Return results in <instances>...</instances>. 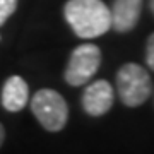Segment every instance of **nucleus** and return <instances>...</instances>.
Masks as SVG:
<instances>
[{
    "label": "nucleus",
    "instance_id": "obj_1",
    "mask_svg": "<svg viewBox=\"0 0 154 154\" xmlns=\"http://www.w3.org/2000/svg\"><path fill=\"white\" fill-rule=\"evenodd\" d=\"M63 14L74 33L82 39L98 38L111 28V12L101 0H69Z\"/></svg>",
    "mask_w": 154,
    "mask_h": 154
},
{
    "label": "nucleus",
    "instance_id": "obj_2",
    "mask_svg": "<svg viewBox=\"0 0 154 154\" xmlns=\"http://www.w3.org/2000/svg\"><path fill=\"white\" fill-rule=\"evenodd\" d=\"M116 91L122 103L128 108L146 103L152 91L147 70L137 63H125L116 74Z\"/></svg>",
    "mask_w": 154,
    "mask_h": 154
},
{
    "label": "nucleus",
    "instance_id": "obj_3",
    "mask_svg": "<svg viewBox=\"0 0 154 154\" xmlns=\"http://www.w3.org/2000/svg\"><path fill=\"white\" fill-rule=\"evenodd\" d=\"M31 110L41 127H45L50 132L62 130L69 118L65 99L53 89H39L31 99Z\"/></svg>",
    "mask_w": 154,
    "mask_h": 154
},
{
    "label": "nucleus",
    "instance_id": "obj_4",
    "mask_svg": "<svg viewBox=\"0 0 154 154\" xmlns=\"http://www.w3.org/2000/svg\"><path fill=\"white\" fill-rule=\"evenodd\" d=\"M101 63V50L93 43H84L77 46L70 55L65 70V81L70 86H84L98 72Z\"/></svg>",
    "mask_w": 154,
    "mask_h": 154
},
{
    "label": "nucleus",
    "instance_id": "obj_5",
    "mask_svg": "<svg viewBox=\"0 0 154 154\" xmlns=\"http://www.w3.org/2000/svg\"><path fill=\"white\" fill-rule=\"evenodd\" d=\"M113 88L108 81H94L86 88L82 94V108L86 113L91 116H101L108 113L110 108L113 106Z\"/></svg>",
    "mask_w": 154,
    "mask_h": 154
},
{
    "label": "nucleus",
    "instance_id": "obj_6",
    "mask_svg": "<svg viewBox=\"0 0 154 154\" xmlns=\"http://www.w3.org/2000/svg\"><path fill=\"white\" fill-rule=\"evenodd\" d=\"M142 9V0H115L111 9V28L127 33L137 24Z\"/></svg>",
    "mask_w": 154,
    "mask_h": 154
},
{
    "label": "nucleus",
    "instance_id": "obj_7",
    "mask_svg": "<svg viewBox=\"0 0 154 154\" xmlns=\"http://www.w3.org/2000/svg\"><path fill=\"white\" fill-rule=\"evenodd\" d=\"M29 99V86L28 82L19 75L9 77L2 89V106L7 111H21L28 105Z\"/></svg>",
    "mask_w": 154,
    "mask_h": 154
},
{
    "label": "nucleus",
    "instance_id": "obj_8",
    "mask_svg": "<svg viewBox=\"0 0 154 154\" xmlns=\"http://www.w3.org/2000/svg\"><path fill=\"white\" fill-rule=\"evenodd\" d=\"M17 0H0V26L16 12Z\"/></svg>",
    "mask_w": 154,
    "mask_h": 154
},
{
    "label": "nucleus",
    "instance_id": "obj_9",
    "mask_svg": "<svg viewBox=\"0 0 154 154\" xmlns=\"http://www.w3.org/2000/svg\"><path fill=\"white\" fill-rule=\"evenodd\" d=\"M146 63L151 70H154V34H151L146 46Z\"/></svg>",
    "mask_w": 154,
    "mask_h": 154
},
{
    "label": "nucleus",
    "instance_id": "obj_10",
    "mask_svg": "<svg viewBox=\"0 0 154 154\" xmlns=\"http://www.w3.org/2000/svg\"><path fill=\"white\" fill-rule=\"evenodd\" d=\"M4 137H5V130H4V127H2V123H0V146H2V142H4Z\"/></svg>",
    "mask_w": 154,
    "mask_h": 154
},
{
    "label": "nucleus",
    "instance_id": "obj_11",
    "mask_svg": "<svg viewBox=\"0 0 154 154\" xmlns=\"http://www.w3.org/2000/svg\"><path fill=\"white\" fill-rule=\"evenodd\" d=\"M151 11L154 12V0H151Z\"/></svg>",
    "mask_w": 154,
    "mask_h": 154
}]
</instances>
